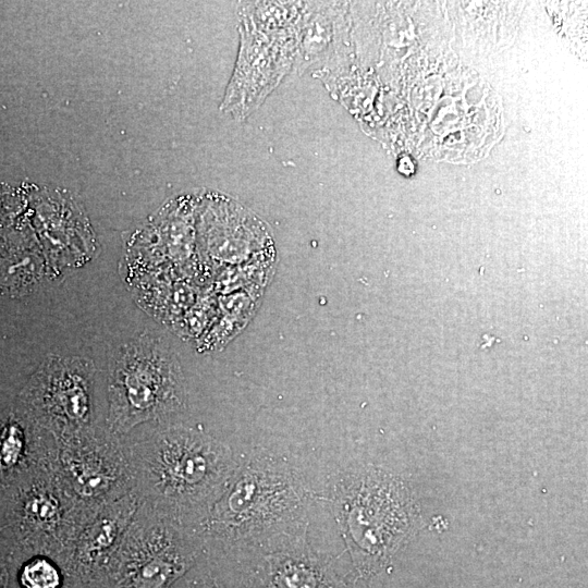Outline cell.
I'll return each mask as SVG.
<instances>
[{
	"label": "cell",
	"mask_w": 588,
	"mask_h": 588,
	"mask_svg": "<svg viewBox=\"0 0 588 588\" xmlns=\"http://www.w3.org/2000/svg\"><path fill=\"white\" fill-rule=\"evenodd\" d=\"M123 442L139 504L185 528L201 518L235 471L220 442L191 428H157Z\"/></svg>",
	"instance_id": "6da1fadb"
},
{
	"label": "cell",
	"mask_w": 588,
	"mask_h": 588,
	"mask_svg": "<svg viewBox=\"0 0 588 588\" xmlns=\"http://www.w3.org/2000/svg\"><path fill=\"white\" fill-rule=\"evenodd\" d=\"M302 501L289 470L267 456H255L232 478L205 514L187 530L204 551L218 540L228 547L259 540L268 530H283L294 522Z\"/></svg>",
	"instance_id": "7a4b0ae2"
},
{
	"label": "cell",
	"mask_w": 588,
	"mask_h": 588,
	"mask_svg": "<svg viewBox=\"0 0 588 588\" xmlns=\"http://www.w3.org/2000/svg\"><path fill=\"white\" fill-rule=\"evenodd\" d=\"M184 379L175 355L160 339L142 334L123 345L108 375L107 431L122 438L181 411Z\"/></svg>",
	"instance_id": "3957f363"
},
{
	"label": "cell",
	"mask_w": 588,
	"mask_h": 588,
	"mask_svg": "<svg viewBox=\"0 0 588 588\" xmlns=\"http://www.w3.org/2000/svg\"><path fill=\"white\" fill-rule=\"evenodd\" d=\"M4 492L7 524L0 527V554L4 561L45 553L63 560L71 568L73 543L96 514L65 493L52 464Z\"/></svg>",
	"instance_id": "277c9868"
},
{
	"label": "cell",
	"mask_w": 588,
	"mask_h": 588,
	"mask_svg": "<svg viewBox=\"0 0 588 588\" xmlns=\"http://www.w3.org/2000/svg\"><path fill=\"white\" fill-rule=\"evenodd\" d=\"M204 555L185 527L139 504L117 551L86 588H171Z\"/></svg>",
	"instance_id": "5b68a950"
},
{
	"label": "cell",
	"mask_w": 588,
	"mask_h": 588,
	"mask_svg": "<svg viewBox=\"0 0 588 588\" xmlns=\"http://www.w3.org/2000/svg\"><path fill=\"white\" fill-rule=\"evenodd\" d=\"M207 555L225 588H347L294 526Z\"/></svg>",
	"instance_id": "8992f818"
},
{
	"label": "cell",
	"mask_w": 588,
	"mask_h": 588,
	"mask_svg": "<svg viewBox=\"0 0 588 588\" xmlns=\"http://www.w3.org/2000/svg\"><path fill=\"white\" fill-rule=\"evenodd\" d=\"M52 470L65 493L93 515L134 489L125 444L107 430L56 441Z\"/></svg>",
	"instance_id": "52a82bcc"
},
{
	"label": "cell",
	"mask_w": 588,
	"mask_h": 588,
	"mask_svg": "<svg viewBox=\"0 0 588 588\" xmlns=\"http://www.w3.org/2000/svg\"><path fill=\"white\" fill-rule=\"evenodd\" d=\"M20 409L54 441L95 428L94 369L81 358H50L20 393Z\"/></svg>",
	"instance_id": "ba28073f"
},
{
	"label": "cell",
	"mask_w": 588,
	"mask_h": 588,
	"mask_svg": "<svg viewBox=\"0 0 588 588\" xmlns=\"http://www.w3.org/2000/svg\"><path fill=\"white\" fill-rule=\"evenodd\" d=\"M138 506L133 491L103 506L79 531L71 550L70 565L85 588L117 551Z\"/></svg>",
	"instance_id": "9c48e42d"
},
{
	"label": "cell",
	"mask_w": 588,
	"mask_h": 588,
	"mask_svg": "<svg viewBox=\"0 0 588 588\" xmlns=\"http://www.w3.org/2000/svg\"><path fill=\"white\" fill-rule=\"evenodd\" d=\"M54 454V439L20 408L0 415V490L7 491L50 467Z\"/></svg>",
	"instance_id": "30bf717a"
},
{
	"label": "cell",
	"mask_w": 588,
	"mask_h": 588,
	"mask_svg": "<svg viewBox=\"0 0 588 588\" xmlns=\"http://www.w3.org/2000/svg\"><path fill=\"white\" fill-rule=\"evenodd\" d=\"M5 564L8 588H85L66 562L49 554H30Z\"/></svg>",
	"instance_id": "8fae6325"
},
{
	"label": "cell",
	"mask_w": 588,
	"mask_h": 588,
	"mask_svg": "<svg viewBox=\"0 0 588 588\" xmlns=\"http://www.w3.org/2000/svg\"><path fill=\"white\" fill-rule=\"evenodd\" d=\"M171 588H225L210 562L204 558Z\"/></svg>",
	"instance_id": "7c38bea8"
},
{
	"label": "cell",
	"mask_w": 588,
	"mask_h": 588,
	"mask_svg": "<svg viewBox=\"0 0 588 588\" xmlns=\"http://www.w3.org/2000/svg\"><path fill=\"white\" fill-rule=\"evenodd\" d=\"M8 586H9V571H8L5 561L0 554V588H8Z\"/></svg>",
	"instance_id": "4fadbf2b"
},
{
	"label": "cell",
	"mask_w": 588,
	"mask_h": 588,
	"mask_svg": "<svg viewBox=\"0 0 588 588\" xmlns=\"http://www.w3.org/2000/svg\"><path fill=\"white\" fill-rule=\"evenodd\" d=\"M1 529V528H0Z\"/></svg>",
	"instance_id": "5bb4252c"
}]
</instances>
